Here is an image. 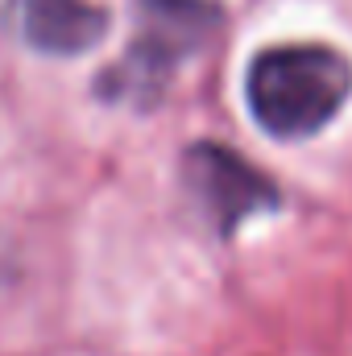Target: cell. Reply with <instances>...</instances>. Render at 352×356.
<instances>
[{"label":"cell","instance_id":"1","mask_svg":"<svg viewBox=\"0 0 352 356\" xmlns=\"http://www.w3.org/2000/svg\"><path fill=\"white\" fill-rule=\"evenodd\" d=\"M249 108L273 137L319 133L352 91V67L328 46H278L249 67Z\"/></svg>","mask_w":352,"mask_h":356},{"label":"cell","instance_id":"2","mask_svg":"<svg viewBox=\"0 0 352 356\" xmlns=\"http://www.w3.org/2000/svg\"><path fill=\"white\" fill-rule=\"evenodd\" d=\"M186 178H191V191L224 228L241 224L249 211L269 203V182L257 170H249L237 154L216 145H199L186 154Z\"/></svg>","mask_w":352,"mask_h":356},{"label":"cell","instance_id":"3","mask_svg":"<svg viewBox=\"0 0 352 356\" xmlns=\"http://www.w3.org/2000/svg\"><path fill=\"white\" fill-rule=\"evenodd\" d=\"M13 21L42 54H83L108 29V13L91 0H13Z\"/></svg>","mask_w":352,"mask_h":356}]
</instances>
